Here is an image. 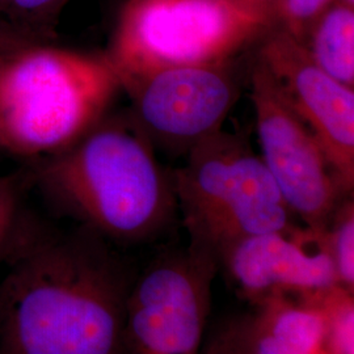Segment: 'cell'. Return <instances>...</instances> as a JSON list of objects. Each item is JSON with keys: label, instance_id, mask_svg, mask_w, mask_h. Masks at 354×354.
I'll list each match as a JSON object with an SVG mask.
<instances>
[{"label": "cell", "instance_id": "1", "mask_svg": "<svg viewBox=\"0 0 354 354\" xmlns=\"http://www.w3.org/2000/svg\"><path fill=\"white\" fill-rule=\"evenodd\" d=\"M97 236L23 245L0 282V354H127L131 286Z\"/></svg>", "mask_w": 354, "mask_h": 354}, {"label": "cell", "instance_id": "2", "mask_svg": "<svg viewBox=\"0 0 354 354\" xmlns=\"http://www.w3.org/2000/svg\"><path fill=\"white\" fill-rule=\"evenodd\" d=\"M39 160L33 171L39 189L99 236L147 241L176 213L171 175L130 112L105 115L71 146Z\"/></svg>", "mask_w": 354, "mask_h": 354}, {"label": "cell", "instance_id": "3", "mask_svg": "<svg viewBox=\"0 0 354 354\" xmlns=\"http://www.w3.org/2000/svg\"><path fill=\"white\" fill-rule=\"evenodd\" d=\"M121 82L104 54L37 44L0 54V150L44 159L96 127Z\"/></svg>", "mask_w": 354, "mask_h": 354}, {"label": "cell", "instance_id": "4", "mask_svg": "<svg viewBox=\"0 0 354 354\" xmlns=\"http://www.w3.org/2000/svg\"><path fill=\"white\" fill-rule=\"evenodd\" d=\"M190 243L216 254L248 236L294 227L292 213L247 133L221 130L171 174Z\"/></svg>", "mask_w": 354, "mask_h": 354}, {"label": "cell", "instance_id": "5", "mask_svg": "<svg viewBox=\"0 0 354 354\" xmlns=\"http://www.w3.org/2000/svg\"><path fill=\"white\" fill-rule=\"evenodd\" d=\"M266 30L227 0H125L104 55L122 83L169 67L238 58Z\"/></svg>", "mask_w": 354, "mask_h": 354}, {"label": "cell", "instance_id": "6", "mask_svg": "<svg viewBox=\"0 0 354 354\" xmlns=\"http://www.w3.org/2000/svg\"><path fill=\"white\" fill-rule=\"evenodd\" d=\"M247 77L264 165L292 215L326 230L345 193L323 149L256 51Z\"/></svg>", "mask_w": 354, "mask_h": 354}, {"label": "cell", "instance_id": "7", "mask_svg": "<svg viewBox=\"0 0 354 354\" xmlns=\"http://www.w3.org/2000/svg\"><path fill=\"white\" fill-rule=\"evenodd\" d=\"M218 266L196 243L153 263L129 294L127 354H203Z\"/></svg>", "mask_w": 354, "mask_h": 354}, {"label": "cell", "instance_id": "8", "mask_svg": "<svg viewBox=\"0 0 354 354\" xmlns=\"http://www.w3.org/2000/svg\"><path fill=\"white\" fill-rule=\"evenodd\" d=\"M241 68L238 58L177 66L125 80L121 88L153 147L188 153L222 130L241 96Z\"/></svg>", "mask_w": 354, "mask_h": 354}, {"label": "cell", "instance_id": "9", "mask_svg": "<svg viewBox=\"0 0 354 354\" xmlns=\"http://www.w3.org/2000/svg\"><path fill=\"white\" fill-rule=\"evenodd\" d=\"M288 95L292 108L315 136L342 189L354 184V91L324 73L304 44L279 26L254 45Z\"/></svg>", "mask_w": 354, "mask_h": 354}, {"label": "cell", "instance_id": "10", "mask_svg": "<svg viewBox=\"0 0 354 354\" xmlns=\"http://www.w3.org/2000/svg\"><path fill=\"white\" fill-rule=\"evenodd\" d=\"M218 264L243 297L259 306L276 297H314L339 283L326 230L294 227L234 241Z\"/></svg>", "mask_w": 354, "mask_h": 354}, {"label": "cell", "instance_id": "11", "mask_svg": "<svg viewBox=\"0 0 354 354\" xmlns=\"http://www.w3.org/2000/svg\"><path fill=\"white\" fill-rule=\"evenodd\" d=\"M324 317L313 298L276 297L250 319L253 354H323Z\"/></svg>", "mask_w": 354, "mask_h": 354}, {"label": "cell", "instance_id": "12", "mask_svg": "<svg viewBox=\"0 0 354 354\" xmlns=\"http://www.w3.org/2000/svg\"><path fill=\"white\" fill-rule=\"evenodd\" d=\"M301 44L324 73L353 88L354 6L332 1L317 16Z\"/></svg>", "mask_w": 354, "mask_h": 354}, {"label": "cell", "instance_id": "13", "mask_svg": "<svg viewBox=\"0 0 354 354\" xmlns=\"http://www.w3.org/2000/svg\"><path fill=\"white\" fill-rule=\"evenodd\" d=\"M352 291L337 285L313 298L324 317L323 354H354V304Z\"/></svg>", "mask_w": 354, "mask_h": 354}, {"label": "cell", "instance_id": "14", "mask_svg": "<svg viewBox=\"0 0 354 354\" xmlns=\"http://www.w3.org/2000/svg\"><path fill=\"white\" fill-rule=\"evenodd\" d=\"M326 238L339 283L353 292L354 206L352 201L339 203L326 228Z\"/></svg>", "mask_w": 354, "mask_h": 354}, {"label": "cell", "instance_id": "15", "mask_svg": "<svg viewBox=\"0 0 354 354\" xmlns=\"http://www.w3.org/2000/svg\"><path fill=\"white\" fill-rule=\"evenodd\" d=\"M70 0H3L0 16L36 33L48 42L55 38L59 16Z\"/></svg>", "mask_w": 354, "mask_h": 354}, {"label": "cell", "instance_id": "16", "mask_svg": "<svg viewBox=\"0 0 354 354\" xmlns=\"http://www.w3.org/2000/svg\"><path fill=\"white\" fill-rule=\"evenodd\" d=\"M332 1L335 0H279L277 26L304 42L310 26Z\"/></svg>", "mask_w": 354, "mask_h": 354}, {"label": "cell", "instance_id": "17", "mask_svg": "<svg viewBox=\"0 0 354 354\" xmlns=\"http://www.w3.org/2000/svg\"><path fill=\"white\" fill-rule=\"evenodd\" d=\"M21 181L0 176V256L11 247L20 215Z\"/></svg>", "mask_w": 354, "mask_h": 354}, {"label": "cell", "instance_id": "18", "mask_svg": "<svg viewBox=\"0 0 354 354\" xmlns=\"http://www.w3.org/2000/svg\"><path fill=\"white\" fill-rule=\"evenodd\" d=\"M203 354H253L250 319L230 324L203 348Z\"/></svg>", "mask_w": 354, "mask_h": 354}, {"label": "cell", "instance_id": "19", "mask_svg": "<svg viewBox=\"0 0 354 354\" xmlns=\"http://www.w3.org/2000/svg\"><path fill=\"white\" fill-rule=\"evenodd\" d=\"M238 11L268 29L279 24V0H227Z\"/></svg>", "mask_w": 354, "mask_h": 354}, {"label": "cell", "instance_id": "20", "mask_svg": "<svg viewBox=\"0 0 354 354\" xmlns=\"http://www.w3.org/2000/svg\"><path fill=\"white\" fill-rule=\"evenodd\" d=\"M51 44L39 37L36 33L16 26L6 19L0 17V54L17 50L30 45Z\"/></svg>", "mask_w": 354, "mask_h": 354}, {"label": "cell", "instance_id": "21", "mask_svg": "<svg viewBox=\"0 0 354 354\" xmlns=\"http://www.w3.org/2000/svg\"><path fill=\"white\" fill-rule=\"evenodd\" d=\"M339 1L346 3V4H349V6H354V0H339Z\"/></svg>", "mask_w": 354, "mask_h": 354}]
</instances>
